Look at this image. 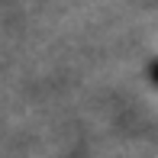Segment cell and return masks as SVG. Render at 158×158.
<instances>
[{
    "label": "cell",
    "instance_id": "cell-1",
    "mask_svg": "<svg viewBox=\"0 0 158 158\" xmlns=\"http://www.w3.org/2000/svg\"><path fill=\"white\" fill-rule=\"evenodd\" d=\"M148 74H152V81L158 84V61H152V64H148Z\"/></svg>",
    "mask_w": 158,
    "mask_h": 158
}]
</instances>
